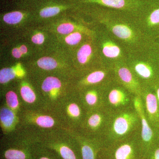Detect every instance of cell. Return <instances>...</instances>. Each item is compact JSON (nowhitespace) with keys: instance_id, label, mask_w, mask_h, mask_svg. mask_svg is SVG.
Wrapping results in <instances>:
<instances>
[{"instance_id":"ba28073f","label":"cell","mask_w":159,"mask_h":159,"mask_svg":"<svg viewBox=\"0 0 159 159\" xmlns=\"http://www.w3.org/2000/svg\"><path fill=\"white\" fill-rule=\"evenodd\" d=\"M41 144L53 151L61 159H82L77 140L66 129L43 132Z\"/></svg>"},{"instance_id":"1f68e13d","label":"cell","mask_w":159,"mask_h":159,"mask_svg":"<svg viewBox=\"0 0 159 159\" xmlns=\"http://www.w3.org/2000/svg\"><path fill=\"white\" fill-rule=\"evenodd\" d=\"M33 159H61L53 151L40 144L34 151Z\"/></svg>"},{"instance_id":"5b68a950","label":"cell","mask_w":159,"mask_h":159,"mask_svg":"<svg viewBox=\"0 0 159 159\" xmlns=\"http://www.w3.org/2000/svg\"><path fill=\"white\" fill-rule=\"evenodd\" d=\"M29 76L39 91L46 109L57 111L65 100L77 91L74 78L54 74Z\"/></svg>"},{"instance_id":"484cf974","label":"cell","mask_w":159,"mask_h":159,"mask_svg":"<svg viewBox=\"0 0 159 159\" xmlns=\"http://www.w3.org/2000/svg\"><path fill=\"white\" fill-rule=\"evenodd\" d=\"M108 84L89 87L77 91L80 99L87 111L104 107V92Z\"/></svg>"},{"instance_id":"4fadbf2b","label":"cell","mask_w":159,"mask_h":159,"mask_svg":"<svg viewBox=\"0 0 159 159\" xmlns=\"http://www.w3.org/2000/svg\"><path fill=\"white\" fill-rule=\"evenodd\" d=\"M134 18L140 31L147 38L154 40L159 39V0L145 2Z\"/></svg>"},{"instance_id":"836d02e7","label":"cell","mask_w":159,"mask_h":159,"mask_svg":"<svg viewBox=\"0 0 159 159\" xmlns=\"http://www.w3.org/2000/svg\"><path fill=\"white\" fill-rule=\"evenodd\" d=\"M145 159H159V143L157 142L148 152Z\"/></svg>"},{"instance_id":"f546056e","label":"cell","mask_w":159,"mask_h":159,"mask_svg":"<svg viewBox=\"0 0 159 159\" xmlns=\"http://www.w3.org/2000/svg\"><path fill=\"white\" fill-rule=\"evenodd\" d=\"M20 116L2 102L0 106V127L2 136L10 134L20 126Z\"/></svg>"},{"instance_id":"d6a6232c","label":"cell","mask_w":159,"mask_h":159,"mask_svg":"<svg viewBox=\"0 0 159 159\" xmlns=\"http://www.w3.org/2000/svg\"><path fill=\"white\" fill-rule=\"evenodd\" d=\"M8 45L9 47V52L12 59L16 61H22L24 60V57L14 37L8 43Z\"/></svg>"},{"instance_id":"83f0119b","label":"cell","mask_w":159,"mask_h":159,"mask_svg":"<svg viewBox=\"0 0 159 159\" xmlns=\"http://www.w3.org/2000/svg\"><path fill=\"white\" fill-rule=\"evenodd\" d=\"M70 130L79 144L81 158L97 159L98 153L102 145V141L100 139L84 136L76 131Z\"/></svg>"},{"instance_id":"8d00e7d4","label":"cell","mask_w":159,"mask_h":159,"mask_svg":"<svg viewBox=\"0 0 159 159\" xmlns=\"http://www.w3.org/2000/svg\"><path fill=\"white\" fill-rule=\"evenodd\" d=\"M157 142H159V133L158 134V140H157Z\"/></svg>"},{"instance_id":"6da1fadb","label":"cell","mask_w":159,"mask_h":159,"mask_svg":"<svg viewBox=\"0 0 159 159\" xmlns=\"http://www.w3.org/2000/svg\"><path fill=\"white\" fill-rule=\"evenodd\" d=\"M70 11L74 18L90 28L103 27L121 43L127 54L152 40L142 34L134 15L128 12L95 5H75Z\"/></svg>"},{"instance_id":"9a60e30c","label":"cell","mask_w":159,"mask_h":159,"mask_svg":"<svg viewBox=\"0 0 159 159\" xmlns=\"http://www.w3.org/2000/svg\"><path fill=\"white\" fill-rule=\"evenodd\" d=\"M111 115V112L104 107L87 111L82 123L76 131L84 136L102 141Z\"/></svg>"},{"instance_id":"2e32d148","label":"cell","mask_w":159,"mask_h":159,"mask_svg":"<svg viewBox=\"0 0 159 159\" xmlns=\"http://www.w3.org/2000/svg\"><path fill=\"white\" fill-rule=\"evenodd\" d=\"M16 35L25 41L31 46L35 55L51 51L57 47L55 36L35 25L27 27Z\"/></svg>"},{"instance_id":"5bb4252c","label":"cell","mask_w":159,"mask_h":159,"mask_svg":"<svg viewBox=\"0 0 159 159\" xmlns=\"http://www.w3.org/2000/svg\"><path fill=\"white\" fill-rule=\"evenodd\" d=\"M56 111L65 128L73 131L78 130L87 112L77 91L65 100Z\"/></svg>"},{"instance_id":"e0dca14e","label":"cell","mask_w":159,"mask_h":159,"mask_svg":"<svg viewBox=\"0 0 159 159\" xmlns=\"http://www.w3.org/2000/svg\"><path fill=\"white\" fill-rule=\"evenodd\" d=\"M135 96L115 79L106 87L104 107L110 112L134 106Z\"/></svg>"},{"instance_id":"603a6c76","label":"cell","mask_w":159,"mask_h":159,"mask_svg":"<svg viewBox=\"0 0 159 159\" xmlns=\"http://www.w3.org/2000/svg\"><path fill=\"white\" fill-rule=\"evenodd\" d=\"M111 69L114 79L117 82L130 91L135 96H141L142 85L129 67L126 61L118 63L114 65Z\"/></svg>"},{"instance_id":"4316f807","label":"cell","mask_w":159,"mask_h":159,"mask_svg":"<svg viewBox=\"0 0 159 159\" xmlns=\"http://www.w3.org/2000/svg\"><path fill=\"white\" fill-rule=\"evenodd\" d=\"M29 75L25 62L16 61L12 65L5 67L0 70L1 89L6 87L16 80L25 78Z\"/></svg>"},{"instance_id":"f1b7e54d","label":"cell","mask_w":159,"mask_h":159,"mask_svg":"<svg viewBox=\"0 0 159 159\" xmlns=\"http://www.w3.org/2000/svg\"><path fill=\"white\" fill-rule=\"evenodd\" d=\"M95 33L76 31L63 36L56 37L57 46L61 50L70 54L88 37Z\"/></svg>"},{"instance_id":"8fae6325","label":"cell","mask_w":159,"mask_h":159,"mask_svg":"<svg viewBox=\"0 0 159 159\" xmlns=\"http://www.w3.org/2000/svg\"><path fill=\"white\" fill-rule=\"evenodd\" d=\"M70 56L77 77L104 65L95 41L94 34L88 37L71 53Z\"/></svg>"},{"instance_id":"7402d4cb","label":"cell","mask_w":159,"mask_h":159,"mask_svg":"<svg viewBox=\"0 0 159 159\" xmlns=\"http://www.w3.org/2000/svg\"><path fill=\"white\" fill-rule=\"evenodd\" d=\"M134 106L139 114L141 122V139L144 158L157 143L158 134L149 124L144 113L141 97L135 96Z\"/></svg>"},{"instance_id":"d6986e66","label":"cell","mask_w":159,"mask_h":159,"mask_svg":"<svg viewBox=\"0 0 159 159\" xmlns=\"http://www.w3.org/2000/svg\"><path fill=\"white\" fill-rule=\"evenodd\" d=\"M22 105L23 110H38L45 108L39 91L33 80L28 75L14 83Z\"/></svg>"},{"instance_id":"4dcf8cb0","label":"cell","mask_w":159,"mask_h":159,"mask_svg":"<svg viewBox=\"0 0 159 159\" xmlns=\"http://www.w3.org/2000/svg\"><path fill=\"white\" fill-rule=\"evenodd\" d=\"M1 97L3 103L20 116L23 108L14 83L1 89Z\"/></svg>"},{"instance_id":"ac0fdd59","label":"cell","mask_w":159,"mask_h":159,"mask_svg":"<svg viewBox=\"0 0 159 159\" xmlns=\"http://www.w3.org/2000/svg\"><path fill=\"white\" fill-rule=\"evenodd\" d=\"M69 11L61 15L45 25L37 26L50 32L55 37L63 36L76 31L94 33L93 29L75 19Z\"/></svg>"},{"instance_id":"f35d334b","label":"cell","mask_w":159,"mask_h":159,"mask_svg":"<svg viewBox=\"0 0 159 159\" xmlns=\"http://www.w3.org/2000/svg\"><path fill=\"white\" fill-rule=\"evenodd\" d=\"M97 159H99V158L98 157V158H97Z\"/></svg>"},{"instance_id":"d590c367","label":"cell","mask_w":159,"mask_h":159,"mask_svg":"<svg viewBox=\"0 0 159 159\" xmlns=\"http://www.w3.org/2000/svg\"><path fill=\"white\" fill-rule=\"evenodd\" d=\"M141 1H143L144 2H148V1H150V0H141Z\"/></svg>"},{"instance_id":"9c48e42d","label":"cell","mask_w":159,"mask_h":159,"mask_svg":"<svg viewBox=\"0 0 159 159\" xmlns=\"http://www.w3.org/2000/svg\"><path fill=\"white\" fill-rule=\"evenodd\" d=\"M93 29L95 41L104 65L111 68L118 63L126 61L127 51L119 41L102 26H95Z\"/></svg>"},{"instance_id":"44dd1931","label":"cell","mask_w":159,"mask_h":159,"mask_svg":"<svg viewBox=\"0 0 159 159\" xmlns=\"http://www.w3.org/2000/svg\"><path fill=\"white\" fill-rule=\"evenodd\" d=\"M145 117L152 128L159 133V102L153 88L142 87L141 96Z\"/></svg>"},{"instance_id":"3957f363","label":"cell","mask_w":159,"mask_h":159,"mask_svg":"<svg viewBox=\"0 0 159 159\" xmlns=\"http://www.w3.org/2000/svg\"><path fill=\"white\" fill-rule=\"evenodd\" d=\"M42 132L20 125L10 134L2 136L1 159H33L36 147L41 144Z\"/></svg>"},{"instance_id":"74e56055","label":"cell","mask_w":159,"mask_h":159,"mask_svg":"<svg viewBox=\"0 0 159 159\" xmlns=\"http://www.w3.org/2000/svg\"><path fill=\"white\" fill-rule=\"evenodd\" d=\"M70 1H71V2H73V3H74V0H70Z\"/></svg>"},{"instance_id":"277c9868","label":"cell","mask_w":159,"mask_h":159,"mask_svg":"<svg viewBox=\"0 0 159 159\" xmlns=\"http://www.w3.org/2000/svg\"><path fill=\"white\" fill-rule=\"evenodd\" d=\"M25 64L30 76L54 74L74 79L77 76L70 54L58 47L36 54Z\"/></svg>"},{"instance_id":"7a4b0ae2","label":"cell","mask_w":159,"mask_h":159,"mask_svg":"<svg viewBox=\"0 0 159 159\" xmlns=\"http://www.w3.org/2000/svg\"><path fill=\"white\" fill-rule=\"evenodd\" d=\"M126 62L142 86L153 87L159 81V43L151 40L127 54Z\"/></svg>"},{"instance_id":"8992f818","label":"cell","mask_w":159,"mask_h":159,"mask_svg":"<svg viewBox=\"0 0 159 159\" xmlns=\"http://www.w3.org/2000/svg\"><path fill=\"white\" fill-rule=\"evenodd\" d=\"M141 122L134 106L111 112L102 145L125 139L141 133Z\"/></svg>"},{"instance_id":"ffe728a7","label":"cell","mask_w":159,"mask_h":159,"mask_svg":"<svg viewBox=\"0 0 159 159\" xmlns=\"http://www.w3.org/2000/svg\"><path fill=\"white\" fill-rule=\"evenodd\" d=\"M114 80L111 68L105 65L76 77L74 84L77 91L93 86L106 85Z\"/></svg>"},{"instance_id":"30bf717a","label":"cell","mask_w":159,"mask_h":159,"mask_svg":"<svg viewBox=\"0 0 159 159\" xmlns=\"http://www.w3.org/2000/svg\"><path fill=\"white\" fill-rule=\"evenodd\" d=\"M98 157L100 159H145L141 133L102 145Z\"/></svg>"},{"instance_id":"52a82bcc","label":"cell","mask_w":159,"mask_h":159,"mask_svg":"<svg viewBox=\"0 0 159 159\" xmlns=\"http://www.w3.org/2000/svg\"><path fill=\"white\" fill-rule=\"evenodd\" d=\"M17 6L31 14L33 25L41 26L70 11L75 4L70 0H20Z\"/></svg>"},{"instance_id":"cb8c5ba5","label":"cell","mask_w":159,"mask_h":159,"mask_svg":"<svg viewBox=\"0 0 159 159\" xmlns=\"http://www.w3.org/2000/svg\"><path fill=\"white\" fill-rule=\"evenodd\" d=\"M145 2L141 0H74L75 5H95L135 15Z\"/></svg>"},{"instance_id":"e575fe53","label":"cell","mask_w":159,"mask_h":159,"mask_svg":"<svg viewBox=\"0 0 159 159\" xmlns=\"http://www.w3.org/2000/svg\"><path fill=\"white\" fill-rule=\"evenodd\" d=\"M154 90L156 93L157 97L159 102V81L153 87Z\"/></svg>"},{"instance_id":"7c38bea8","label":"cell","mask_w":159,"mask_h":159,"mask_svg":"<svg viewBox=\"0 0 159 159\" xmlns=\"http://www.w3.org/2000/svg\"><path fill=\"white\" fill-rule=\"evenodd\" d=\"M20 125L35 129L40 131L65 128L57 111L43 109L23 110L20 115Z\"/></svg>"},{"instance_id":"d4e9b609","label":"cell","mask_w":159,"mask_h":159,"mask_svg":"<svg viewBox=\"0 0 159 159\" xmlns=\"http://www.w3.org/2000/svg\"><path fill=\"white\" fill-rule=\"evenodd\" d=\"M1 25L16 33L27 27L34 25L33 18L29 11L19 9L1 15Z\"/></svg>"}]
</instances>
